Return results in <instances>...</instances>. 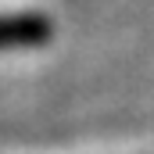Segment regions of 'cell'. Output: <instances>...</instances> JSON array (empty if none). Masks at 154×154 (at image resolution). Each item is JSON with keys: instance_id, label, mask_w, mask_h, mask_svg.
I'll list each match as a JSON object with an SVG mask.
<instances>
[{"instance_id": "cell-1", "label": "cell", "mask_w": 154, "mask_h": 154, "mask_svg": "<svg viewBox=\"0 0 154 154\" xmlns=\"http://www.w3.org/2000/svg\"><path fill=\"white\" fill-rule=\"evenodd\" d=\"M54 36L47 14H0V50L11 47H39Z\"/></svg>"}]
</instances>
